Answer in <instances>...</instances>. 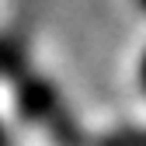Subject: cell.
I'll list each match as a JSON object with an SVG mask.
<instances>
[{
  "label": "cell",
  "mask_w": 146,
  "mask_h": 146,
  "mask_svg": "<svg viewBox=\"0 0 146 146\" xmlns=\"http://www.w3.org/2000/svg\"><path fill=\"white\" fill-rule=\"evenodd\" d=\"M17 108H21V115L31 118V122H52V118L63 115L56 90L45 80H38V77H25L17 84Z\"/></svg>",
  "instance_id": "cell-1"
},
{
  "label": "cell",
  "mask_w": 146,
  "mask_h": 146,
  "mask_svg": "<svg viewBox=\"0 0 146 146\" xmlns=\"http://www.w3.org/2000/svg\"><path fill=\"white\" fill-rule=\"evenodd\" d=\"M104 146H146V132H118V136H111Z\"/></svg>",
  "instance_id": "cell-2"
},
{
  "label": "cell",
  "mask_w": 146,
  "mask_h": 146,
  "mask_svg": "<svg viewBox=\"0 0 146 146\" xmlns=\"http://www.w3.org/2000/svg\"><path fill=\"white\" fill-rule=\"evenodd\" d=\"M139 84L146 87V52H143V63H139Z\"/></svg>",
  "instance_id": "cell-3"
},
{
  "label": "cell",
  "mask_w": 146,
  "mask_h": 146,
  "mask_svg": "<svg viewBox=\"0 0 146 146\" xmlns=\"http://www.w3.org/2000/svg\"><path fill=\"white\" fill-rule=\"evenodd\" d=\"M0 146H7V136H4V129H0Z\"/></svg>",
  "instance_id": "cell-4"
},
{
  "label": "cell",
  "mask_w": 146,
  "mask_h": 146,
  "mask_svg": "<svg viewBox=\"0 0 146 146\" xmlns=\"http://www.w3.org/2000/svg\"><path fill=\"white\" fill-rule=\"evenodd\" d=\"M136 4H139V7H143V11H146V0H136Z\"/></svg>",
  "instance_id": "cell-5"
}]
</instances>
